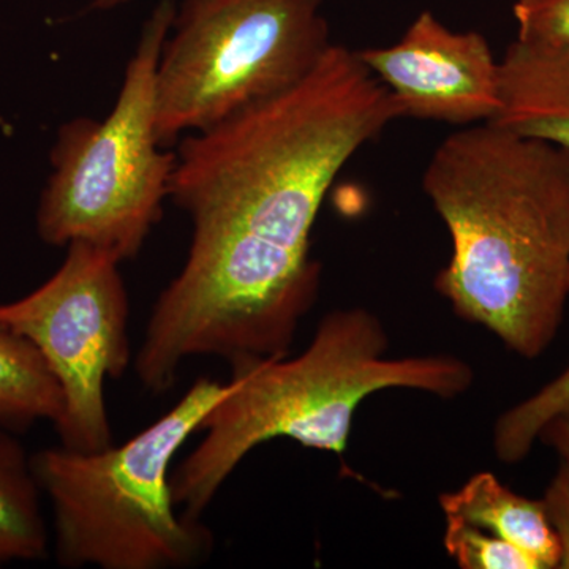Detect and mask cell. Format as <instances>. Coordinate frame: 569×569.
Returning a JSON list of instances; mask_svg holds the SVG:
<instances>
[{
  "instance_id": "1",
  "label": "cell",
  "mask_w": 569,
  "mask_h": 569,
  "mask_svg": "<svg viewBox=\"0 0 569 569\" xmlns=\"http://www.w3.org/2000/svg\"><path fill=\"white\" fill-rule=\"evenodd\" d=\"M397 119L358 51L332 43L293 88L182 141L170 198L192 242L146 326L133 362L142 387L170 391L194 356L234 367L290 353L320 291L310 238L326 193Z\"/></svg>"
},
{
  "instance_id": "2",
  "label": "cell",
  "mask_w": 569,
  "mask_h": 569,
  "mask_svg": "<svg viewBox=\"0 0 569 569\" xmlns=\"http://www.w3.org/2000/svg\"><path fill=\"white\" fill-rule=\"evenodd\" d=\"M422 187L451 238L438 293L456 316L537 359L569 298V152L477 123L441 141Z\"/></svg>"
},
{
  "instance_id": "3",
  "label": "cell",
  "mask_w": 569,
  "mask_h": 569,
  "mask_svg": "<svg viewBox=\"0 0 569 569\" xmlns=\"http://www.w3.org/2000/svg\"><path fill=\"white\" fill-rule=\"evenodd\" d=\"M388 346L380 318L351 307L321 318L309 347L296 358L231 367V391L206 417L201 443L171 473L183 518L201 520L224 481L260 445L288 438L343 458L356 411L367 397L413 389L451 400L473 385V369L463 359L388 358Z\"/></svg>"
},
{
  "instance_id": "4",
  "label": "cell",
  "mask_w": 569,
  "mask_h": 569,
  "mask_svg": "<svg viewBox=\"0 0 569 569\" xmlns=\"http://www.w3.org/2000/svg\"><path fill=\"white\" fill-rule=\"evenodd\" d=\"M230 391L231 381L198 378L168 413L122 447L81 452L61 445L32 456L52 508L59 567L189 569L211 557L212 531L176 511L171 463Z\"/></svg>"
},
{
  "instance_id": "5",
  "label": "cell",
  "mask_w": 569,
  "mask_h": 569,
  "mask_svg": "<svg viewBox=\"0 0 569 569\" xmlns=\"http://www.w3.org/2000/svg\"><path fill=\"white\" fill-rule=\"evenodd\" d=\"M176 11L162 0L142 24L110 114L73 119L59 130L37 209L44 244L86 242L123 263L138 257L159 223L176 153L163 152L157 138L156 80Z\"/></svg>"
},
{
  "instance_id": "6",
  "label": "cell",
  "mask_w": 569,
  "mask_h": 569,
  "mask_svg": "<svg viewBox=\"0 0 569 569\" xmlns=\"http://www.w3.org/2000/svg\"><path fill=\"white\" fill-rule=\"evenodd\" d=\"M325 0H183L156 80L160 144L287 91L332 41Z\"/></svg>"
},
{
  "instance_id": "7",
  "label": "cell",
  "mask_w": 569,
  "mask_h": 569,
  "mask_svg": "<svg viewBox=\"0 0 569 569\" xmlns=\"http://www.w3.org/2000/svg\"><path fill=\"white\" fill-rule=\"evenodd\" d=\"M119 261L86 242L67 246L61 268L32 293L0 305V325L28 339L62 392L56 432L62 447H112L104 381L132 362L130 299Z\"/></svg>"
},
{
  "instance_id": "8",
  "label": "cell",
  "mask_w": 569,
  "mask_h": 569,
  "mask_svg": "<svg viewBox=\"0 0 569 569\" xmlns=\"http://www.w3.org/2000/svg\"><path fill=\"white\" fill-rule=\"evenodd\" d=\"M402 118L477 126L500 108V61L482 33L458 32L422 11L397 43L358 51Z\"/></svg>"
},
{
  "instance_id": "9",
  "label": "cell",
  "mask_w": 569,
  "mask_h": 569,
  "mask_svg": "<svg viewBox=\"0 0 569 569\" xmlns=\"http://www.w3.org/2000/svg\"><path fill=\"white\" fill-rule=\"evenodd\" d=\"M498 127L569 152V50L516 39L500 59Z\"/></svg>"
},
{
  "instance_id": "10",
  "label": "cell",
  "mask_w": 569,
  "mask_h": 569,
  "mask_svg": "<svg viewBox=\"0 0 569 569\" xmlns=\"http://www.w3.org/2000/svg\"><path fill=\"white\" fill-rule=\"evenodd\" d=\"M440 507L447 518L463 520L526 550L541 569L559 568L560 546L542 500L519 496L496 475H475L456 492L443 493Z\"/></svg>"
},
{
  "instance_id": "11",
  "label": "cell",
  "mask_w": 569,
  "mask_h": 569,
  "mask_svg": "<svg viewBox=\"0 0 569 569\" xmlns=\"http://www.w3.org/2000/svg\"><path fill=\"white\" fill-rule=\"evenodd\" d=\"M50 549L41 489L24 447L0 427V568L47 559Z\"/></svg>"
},
{
  "instance_id": "12",
  "label": "cell",
  "mask_w": 569,
  "mask_h": 569,
  "mask_svg": "<svg viewBox=\"0 0 569 569\" xmlns=\"http://www.w3.org/2000/svg\"><path fill=\"white\" fill-rule=\"evenodd\" d=\"M62 392L39 350L0 325V427L24 432L39 421H59Z\"/></svg>"
},
{
  "instance_id": "13",
  "label": "cell",
  "mask_w": 569,
  "mask_h": 569,
  "mask_svg": "<svg viewBox=\"0 0 569 569\" xmlns=\"http://www.w3.org/2000/svg\"><path fill=\"white\" fill-rule=\"evenodd\" d=\"M569 407V366L539 391L509 408L493 426V452L501 463L515 466L530 455L542 427Z\"/></svg>"
},
{
  "instance_id": "14",
  "label": "cell",
  "mask_w": 569,
  "mask_h": 569,
  "mask_svg": "<svg viewBox=\"0 0 569 569\" xmlns=\"http://www.w3.org/2000/svg\"><path fill=\"white\" fill-rule=\"evenodd\" d=\"M445 548L463 569H541L526 550L485 529L447 518Z\"/></svg>"
},
{
  "instance_id": "15",
  "label": "cell",
  "mask_w": 569,
  "mask_h": 569,
  "mask_svg": "<svg viewBox=\"0 0 569 569\" xmlns=\"http://www.w3.org/2000/svg\"><path fill=\"white\" fill-rule=\"evenodd\" d=\"M518 40L569 50V0H515Z\"/></svg>"
},
{
  "instance_id": "16",
  "label": "cell",
  "mask_w": 569,
  "mask_h": 569,
  "mask_svg": "<svg viewBox=\"0 0 569 569\" xmlns=\"http://www.w3.org/2000/svg\"><path fill=\"white\" fill-rule=\"evenodd\" d=\"M546 516L560 546V569H569V460L561 459L556 477L546 489Z\"/></svg>"
},
{
  "instance_id": "17",
  "label": "cell",
  "mask_w": 569,
  "mask_h": 569,
  "mask_svg": "<svg viewBox=\"0 0 569 569\" xmlns=\"http://www.w3.org/2000/svg\"><path fill=\"white\" fill-rule=\"evenodd\" d=\"M538 440L559 452L561 459L569 460V407L542 427Z\"/></svg>"
},
{
  "instance_id": "18",
  "label": "cell",
  "mask_w": 569,
  "mask_h": 569,
  "mask_svg": "<svg viewBox=\"0 0 569 569\" xmlns=\"http://www.w3.org/2000/svg\"><path fill=\"white\" fill-rule=\"evenodd\" d=\"M133 0H92L91 10L108 11L119 9V7L127 6Z\"/></svg>"
}]
</instances>
